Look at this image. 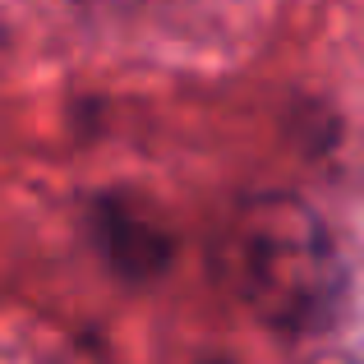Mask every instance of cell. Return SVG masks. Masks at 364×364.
Segmentation results:
<instances>
[]
</instances>
